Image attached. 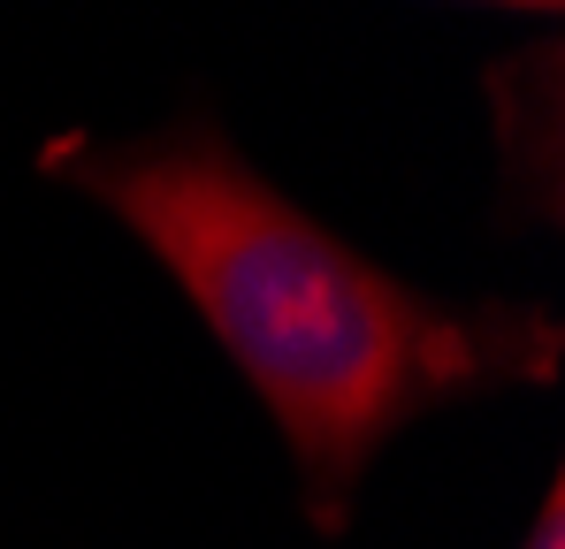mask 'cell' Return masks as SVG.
<instances>
[{
  "mask_svg": "<svg viewBox=\"0 0 565 549\" xmlns=\"http://www.w3.org/2000/svg\"><path fill=\"white\" fill-rule=\"evenodd\" d=\"M70 176L177 274L282 428L321 527H344L352 481L405 420L467 397L473 381L551 374L558 359L551 321L420 298L268 191L222 138L85 153Z\"/></svg>",
  "mask_w": 565,
  "mask_h": 549,
  "instance_id": "1",
  "label": "cell"
},
{
  "mask_svg": "<svg viewBox=\"0 0 565 549\" xmlns=\"http://www.w3.org/2000/svg\"><path fill=\"white\" fill-rule=\"evenodd\" d=\"M527 549H565V496H558V481H551V496H543V512H535V527H527Z\"/></svg>",
  "mask_w": 565,
  "mask_h": 549,
  "instance_id": "2",
  "label": "cell"
}]
</instances>
